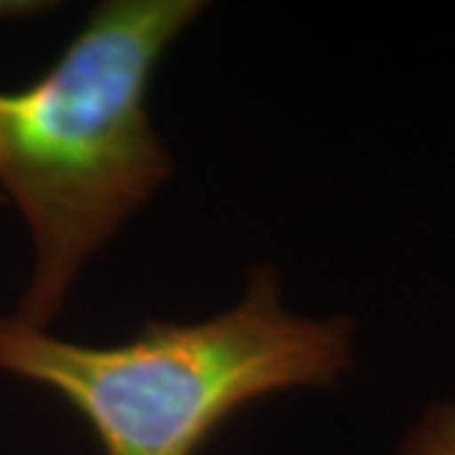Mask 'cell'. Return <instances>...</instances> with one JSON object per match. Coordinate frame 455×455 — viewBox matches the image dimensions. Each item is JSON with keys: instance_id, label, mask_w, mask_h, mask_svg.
<instances>
[{"instance_id": "cell-1", "label": "cell", "mask_w": 455, "mask_h": 455, "mask_svg": "<svg viewBox=\"0 0 455 455\" xmlns=\"http://www.w3.org/2000/svg\"><path fill=\"white\" fill-rule=\"evenodd\" d=\"M203 0H104L31 84L0 89V190L33 245L13 316L49 329L84 268L175 175L149 114L170 46Z\"/></svg>"}, {"instance_id": "cell-2", "label": "cell", "mask_w": 455, "mask_h": 455, "mask_svg": "<svg viewBox=\"0 0 455 455\" xmlns=\"http://www.w3.org/2000/svg\"><path fill=\"white\" fill-rule=\"evenodd\" d=\"M357 362V322L289 309L271 263L228 309L149 319L119 344L61 339L0 314V372L59 395L101 455H197L235 412L291 390H326Z\"/></svg>"}, {"instance_id": "cell-3", "label": "cell", "mask_w": 455, "mask_h": 455, "mask_svg": "<svg viewBox=\"0 0 455 455\" xmlns=\"http://www.w3.org/2000/svg\"><path fill=\"white\" fill-rule=\"evenodd\" d=\"M395 455H455V400H438L418 415Z\"/></svg>"}]
</instances>
